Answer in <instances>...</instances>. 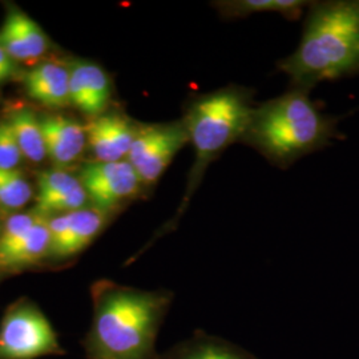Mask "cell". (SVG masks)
Masks as SVG:
<instances>
[{
	"mask_svg": "<svg viewBox=\"0 0 359 359\" xmlns=\"http://www.w3.org/2000/svg\"><path fill=\"white\" fill-rule=\"evenodd\" d=\"M170 292H145L111 281L93 287L87 359H156V338L170 308Z\"/></svg>",
	"mask_w": 359,
	"mask_h": 359,
	"instance_id": "6da1fadb",
	"label": "cell"
},
{
	"mask_svg": "<svg viewBox=\"0 0 359 359\" xmlns=\"http://www.w3.org/2000/svg\"><path fill=\"white\" fill-rule=\"evenodd\" d=\"M294 88L359 69V3L329 1L311 7L298 48L278 62Z\"/></svg>",
	"mask_w": 359,
	"mask_h": 359,
	"instance_id": "7a4b0ae2",
	"label": "cell"
},
{
	"mask_svg": "<svg viewBox=\"0 0 359 359\" xmlns=\"http://www.w3.org/2000/svg\"><path fill=\"white\" fill-rule=\"evenodd\" d=\"M333 135V121L310 100L308 90L293 88L255 108L241 142L285 168L329 144Z\"/></svg>",
	"mask_w": 359,
	"mask_h": 359,
	"instance_id": "3957f363",
	"label": "cell"
},
{
	"mask_svg": "<svg viewBox=\"0 0 359 359\" xmlns=\"http://www.w3.org/2000/svg\"><path fill=\"white\" fill-rule=\"evenodd\" d=\"M253 111L252 92L238 86L194 96L188 103L182 120L194 149V161L173 224L184 215L208 167L229 145L243 140Z\"/></svg>",
	"mask_w": 359,
	"mask_h": 359,
	"instance_id": "277c9868",
	"label": "cell"
},
{
	"mask_svg": "<svg viewBox=\"0 0 359 359\" xmlns=\"http://www.w3.org/2000/svg\"><path fill=\"white\" fill-rule=\"evenodd\" d=\"M63 354L50 321L31 302L8 309L0 323V359H36Z\"/></svg>",
	"mask_w": 359,
	"mask_h": 359,
	"instance_id": "5b68a950",
	"label": "cell"
},
{
	"mask_svg": "<svg viewBox=\"0 0 359 359\" xmlns=\"http://www.w3.org/2000/svg\"><path fill=\"white\" fill-rule=\"evenodd\" d=\"M188 142L189 135L182 118L167 124L142 126L127 160L142 184L152 185Z\"/></svg>",
	"mask_w": 359,
	"mask_h": 359,
	"instance_id": "8992f818",
	"label": "cell"
},
{
	"mask_svg": "<svg viewBox=\"0 0 359 359\" xmlns=\"http://www.w3.org/2000/svg\"><path fill=\"white\" fill-rule=\"evenodd\" d=\"M80 182L95 206L107 212L136 197L144 185L128 160L90 163L83 168Z\"/></svg>",
	"mask_w": 359,
	"mask_h": 359,
	"instance_id": "52a82bcc",
	"label": "cell"
},
{
	"mask_svg": "<svg viewBox=\"0 0 359 359\" xmlns=\"http://www.w3.org/2000/svg\"><path fill=\"white\" fill-rule=\"evenodd\" d=\"M140 127L123 114H103L86 126L87 145L96 161H121L128 157Z\"/></svg>",
	"mask_w": 359,
	"mask_h": 359,
	"instance_id": "ba28073f",
	"label": "cell"
},
{
	"mask_svg": "<svg viewBox=\"0 0 359 359\" xmlns=\"http://www.w3.org/2000/svg\"><path fill=\"white\" fill-rule=\"evenodd\" d=\"M71 103L90 117L103 115L112 97V83L102 67L79 62L69 68Z\"/></svg>",
	"mask_w": 359,
	"mask_h": 359,
	"instance_id": "9c48e42d",
	"label": "cell"
},
{
	"mask_svg": "<svg viewBox=\"0 0 359 359\" xmlns=\"http://www.w3.org/2000/svg\"><path fill=\"white\" fill-rule=\"evenodd\" d=\"M47 157L56 165H68L76 161L87 145V129L65 116H47L40 118Z\"/></svg>",
	"mask_w": 359,
	"mask_h": 359,
	"instance_id": "30bf717a",
	"label": "cell"
},
{
	"mask_svg": "<svg viewBox=\"0 0 359 359\" xmlns=\"http://www.w3.org/2000/svg\"><path fill=\"white\" fill-rule=\"evenodd\" d=\"M109 217L111 212L96 206L71 212L68 231L60 243L52 246L50 256L65 258L80 253L100 234Z\"/></svg>",
	"mask_w": 359,
	"mask_h": 359,
	"instance_id": "8fae6325",
	"label": "cell"
},
{
	"mask_svg": "<svg viewBox=\"0 0 359 359\" xmlns=\"http://www.w3.org/2000/svg\"><path fill=\"white\" fill-rule=\"evenodd\" d=\"M28 95L46 107L60 108L71 103L69 68L56 63H43L26 76Z\"/></svg>",
	"mask_w": 359,
	"mask_h": 359,
	"instance_id": "7c38bea8",
	"label": "cell"
},
{
	"mask_svg": "<svg viewBox=\"0 0 359 359\" xmlns=\"http://www.w3.org/2000/svg\"><path fill=\"white\" fill-rule=\"evenodd\" d=\"M158 359H258L243 347L219 337L196 330Z\"/></svg>",
	"mask_w": 359,
	"mask_h": 359,
	"instance_id": "4fadbf2b",
	"label": "cell"
},
{
	"mask_svg": "<svg viewBox=\"0 0 359 359\" xmlns=\"http://www.w3.org/2000/svg\"><path fill=\"white\" fill-rule=\"evenodd\" d=\"M309 6L302 0H221L213 7L226 19L246 18L257 13H280L285 18L295 19Z\"/></svg>",
	"mask_w": 359,
	"mask_h": 359,
	"instance_id": "5bb4252c",
	"label": "cell"
},
{
	"mask_svg": "<svg viewBox=\"0 0 359 359\" xmlns=\"http://www.w3.org/2000/svg\"><path fill=\"white\" fill-rule=\"evenodd\" d=\"M13 136L27 160L40 163L47 157L41 121L29 109L16 111L8 120Z\"/></svg>",
	"mask_w": 359,
	"mask_h": 359,
	"instance_id": "9a60e30c",
	"label": "cell"
},
{
	"mask_svg": "<svg viewBox=\"0 0 359 359\" xmlns=\"http://www.w3.org/2000/svg\"><path fill=\"white\" fill-rule=\"evenodd\" d=\"M51 237L48 218L43 217L31 229L26 238L0 262V269H19L32 265L43 257L50 256Z\"/></svg>",
	"mask_w": 359,
	"mask_h": 359,
	"instance_id": "2e32d148",
	"label": "cell"
},
{
	"mask_svg": "<svg viewBox=\"0 0 359 359\" xmlns=\"http://www.w3.org/2000/svg\"><path fill=\"white\" fill-rule=\"evenodd\" d=\"M43 217L46 216H41L34 209L27 213L13 215L6 221L0 231V262L26 238L31 229Z\"/></svg>",
	"mask_w": 359,
	"mask_h": 359,
	"instance_id": "e0dca14e",
	"label": "cell"
},
{
	"mask_svg": "<svg viewBox=\"0 0 359 359\" xmlns=\"http://www.w3.org/2000/svg\"><path fill=\"white\" fill-rule=\"evenodd\" d=\"M80 179L62 169H50L41 172L38 177L39 193L36 197V206L43 205L52 198L69 192L80 187Z\"/></svg>",
	"mask_w": 359,
	"mask_h": 359,
	"instance_id": "ac0fdd59",
	"label": "cell"
},
{
	"mask_svg": "<svg viewBox=\"0 0 359 359\" xmlns=\"http://www.w3.org/2000/svg\"><path fill=\"white\" fill-rule=\"evenodd\" d=\"M10 15L13 16L16 26L20 29L27 47L32 55V59H36L39 56L44 55L48 48V40L46 34L41 31V28L22 11H13Z\"/></svg>",
	"mask_w": 359,
	"mask_h": 359,
	"instance_id": "d6986e66",
	"label": "cell"
},
{
	"mask_svg": "<svg viewBox=\"0 0 359 359\" xmlns=\"http://www.w3.org/2000/svg\"><path fill=\"white\" fill-rule=\"evenodd\" d=\"M0 47L7 52L13 60L27 62L32 59V55L27 47L25 38L10 13L0 29Z\"/></svg>",
	"mask_w": 359,
	"mask_h": 359,
	"instance_id": "ffe728a7",
	"label": "cell"
},
{
	"mask_svg": "<svg viewBox=\"0 0 359 359\" xmlns=\"http://www.w3.org/2000/svg\"><path fill=\"white\" fill-rule=\"evenodd\" d=\"M23 154L8 121H0V169H18Z\"/></svg>",
	"mask_w": 359,
	"mask_h": 359,
	"instance_id": "44dd1931",
	"label": "cell"
},
{
	"mask_svg": "<svg viewBox=\"0 0 359 359\" xmlns=\"http://www.w3.org/2000/svg\"><path fill=\"white\" fill-rule=\"evenodd\" d=\"M0 206L6 210H16L23 208L25 203L15 194L0 172Z\"/></svg>",
	"mask_w": 359,
	"mask_h": 359,
	"instance_id": "7402d4cb",
	"label": "cell"
},
{
	"mask_svg": "<svg viewBox=\"0 0 359 359\" xmlns=\"http://www.w3.org/2000/svg\"><path fill=\"white\" fill-rule=\"evenodd\" d=\"M16 71L15 60L0 47V83L13 76Z\"/></svg>",
	"mask_w": 359,
	"mask_h": 359,
	"instance_id": "603a6c76",
	"label": "cell"
}]
</instances>
